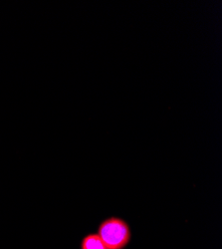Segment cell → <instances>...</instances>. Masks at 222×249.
I'll list each match as a JSON object with an SVG mask.
<instances>
[{
  "mask_svg": "<svg viewBox=\"0 0 222 249\" xmlns=\"http://www.w3.org/2000/svg\"><path fill=\"white\" fill-rule=\"evenodd\" d=\"M97 233L105 243L107 249H126L132 240L130 224L118 216H110L98 226Z\"/></svg>",
  "mask_w": 222,
  "mask_h": 249,
  "instance_id": "cell-1",
  "label": "cell"
},
{
  "mask_svg": "<svg viewBox=\"0 0 222 249\" xmlns=\"http://www.w3.org/2000/svg\"><path fill=\"white\" fill-rule=\"evenodd\" d=\"M80 249H107L97 232L86 234L80 242Z\"/></svg>",
  "mask_w": 222,
  "mask_h": 249,
  "instance_id": "cell-2",
  "label": "cell"
}]
</instances>
